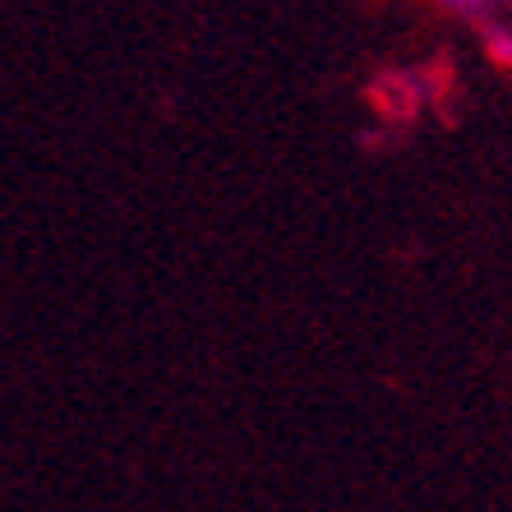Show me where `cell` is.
Returning <instances> with one entry per match:
<instances>
[{"label":"cell","instance_id":"cell-1","mask_svg":"<svg viewBox=\"0 0 512 512\" xmlns=\"http://www.w3.org/2000/svg\"><path fill=\"white\" fill-rule=\"evenodd\" d=\"M443 97V74L420 65H393L370 79V107L379 111V125H411Z\"/></svg>","mask_w":512,"mask_h":512},{"label":"cell","instance_id":"cell-2","mask_svg":"<svg viewBox=\"0 0 512 512\" xmlns=\"http://www.w3.org/2000/svg\"><path fill=\"white\" fill-rule=\"evenodd\" d=\"M457 19L480 37L489 60H499L503 70H512V0H466Z\"/></svg>","mask_w":512,"mask_h":512},{"label":"cell","instance_id":"cell-3","mask_svg":"<svg viewBox=\"0 0 512 512\" xmlns=\"http://www.w3.org/2000/svg\"><path fill=\"white\" fill-rule=\"evenodd\" d=\"M429 5H434V10H443V14H453V19H457L466 0H429Z\"/></svg>","mask_w":512,"mask_h":512}]
</instances>
